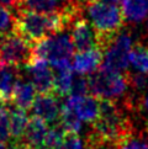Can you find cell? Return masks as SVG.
<instances>
[{"label": "cell", "instance_id": "1", "mask_svg": "<svg viewBox=\"0 0 148 149\" xmlns=\"http://www.w3.org/2000/svg\"><path fill=\"white\" fill-rule=\"evenodd\" d=\"M99 101V115L91 123V133L99 139L117 146L121 138L133 133V126L125 112L128 106L119 104L117 100L103 99Z\"/></svg>", "mask_w": 148, "mask_h": 149}, {"label": "cell", "instance_id": "2", "mask_svg": "<svg viewBox=\"0 0 148 149\" xmlns=\"http://www.w3.org/2000/svg\"><path fill=\"white\" fill-rule=\"evenodd\" d=\"M87 13L91 27L95 32L96 47L103 52L109 43L122 31L125 15L119 5L105 1H95L87 4Z\"/></svg>", "mask_w": 148, "mask_h": 149}, {"label": "cell", "instance_id": "3", "mask_svg": "<svg viewBox=\"0 0 148 149\" xmlns=\"http://www.w3.org/2000/svg\"><path fill=\"white\" fill-rule=\"evenodd\" d=\"M74 54V46L69 33L64 31L32 45V58L31 59H43L48 62L56 69L71 65V59Z\"/></svg>", "mask_w": 148, "mask_h": 149}, {"label": "cell", "instance_id": "4", "mask_svg": "<svg viewBox=\"0 0 148 149\" xmlns=\"http://www.w3.org/2000/svg\"><path fill=\"white\" fill-rule=\"evenodd\" d=\"M88 84L89 91L99 100H117L119 97H122L130 88L127 75L104 67H100L98 70L89 74Z\"/></svg>", "mask_w": 148, "mask_h": 149}, {"label": "cell", "instance_id": "5", "mask_svg": "<svg viewBox=\"0 0 148 149\" xmlns=\"http://www.w3.org/2000/svg\"><path fill=\"white\" fill-rule=\"evenodd\" d=\"M131 48L132 38L130 33L121 31L105 48V56L101 67L119 73L126 70L130 63Z\"/></svg>", "mask_w": 148, "mask_h": 149}, {"label": "cell", "instance_id": "6", "mask_svg": "<svg viewBox=\"0 0 148 149\" xmlns=\"http://www.w3.org/2000/svg\"><path fill=\"white\" fill-rule=\"evenodd\" d=\"M0 54L3 64L25 67L32 58V45L20 35H11L0 40Z\"/></svg>", "mask_w": 148, "mask_h": 149}, {"label": "cell", "instance_id": "7", "mask_svg": "<svg viewBox=\"0 0 148 149\" xmlns=\"http://www.w3.org/2000/svg\"><path fill=\"white\" fill-rule=\"evenodd\" d=\"M31 77V83L34 84L38 94H52L54 85V72L48 65V62L43 59H31L27 65H25Z\"/></svg>", "mask_w": 148, "mask_h": 149}, {"label": "cell", "instance_id": "8", "mask_svg": "<svg viewBox=\"0 0 148 149\" xmlns=\"http://www.w3.org/2000/svg\"><path fill=\"white\" fill-rule=\"evenodd\" d=\"M63 106L72 110L82 122L93 123L98 118L100 101L93 95L91 96H89V95H85V96H73V95H69L66 99Z\"/></svg>", "mask_w": 148, "mask_h": 149}, {"label": "cell", "instance_id": "9", "mask_svg": "<svg viewBox=\"0 0 148 149\" xmlns=\"http://www.w3.org/2000/svg\"><path fill=\"white\" fill-rule=\"evenodd\" d=\"M71 27V38L73 42L74 49L78 52L90 49L93 47H96V38H95V32L91 27L90 22L82 16H79L73 21Z\"/></svg>", "mask_w": 148, "mask_h": 149}, {"label": "cell", "instance_id": "10", "mask_svg": "<svg viewBox=\"0 0 148 149\" xmlns=\"http://www.w3.org/2000/svg\"><path fill=\"white\" fill-rule=\"evenodd\" d=\"M34 116L42 118L47 125L57 123L61 113L59 100L54 94H40L37 95L32 106Z\"/></svg>", "mask_w": 148, "mask_h": 149}, {"label": "cell", "instance_id": "11", "mask_svg": "<svg viewBox=\"0 0 148 149\" xmlns=\"http://www.w3.org/2000/svg\"><path fill=\"white\" fill-rule=\"evenodd\" d=\"M104 59V52L99 47H93L90 49L78 52L73 58L72 69L79 75L91 74L101 67Z\"/></svg>", "mask_w": 148, "mask_h": 149}, {"label": "cell", "instance_id": "12", "mask_svg": "<svg viewBox=\"0 0 148 149\" xmlns=\"http://www.w3.org/2000/svg\"><path fill=\"white\" fill-rule=\"evenodd\" d=\"M20 80V68L3 64L0 67V99L11 101L14 89Z\"/></svg>", "mask_w": 148, "mask_h": 149}, {"label": "cell", "instance_id": "13", "mask_svg": "<svg viewBox=\"0 0 148 149\" xmlns=\"http://www.w3.org/2000/svg\"><path fill=\"white\" fill-rule=\"evenodd\" d=\"M6 109L9 111V123H10V138L11 139H22L26 127L29 123V115L26 110L16 107L11 102H8Z\"/></svg>", "mask_w": 148, "mask_h": 149}, {"label": "cell", "instance_id": "14", "mask_svg": "<svg viewBox=\"0 0 148 149\" xmlns=\"http://www.w3.org/2000/svg\"><path fill=\"white\" fill-rule=\"evenodd\" d=\"M36 93L37 91H36L32 83L24 81L22 79H20L14 89L10 102L15 105L16 107L29 110V109H31V106H32L34 101L36 99Z\"/></svg>", "mask_w": 148, "mask_h": 149}, {"label": "cell", "instance_id": "15", "mask_svg": "<svg viewBox=\"0 0 148 149\" xmlns=\"http://www.w3.org/2000/svg\"><path fill=\"white\" fill-rule=\"evenodd\" d=\"M48 131L46 122L37 116H32L29 120L27 127L24 133L22 141L27 146H43L46 133Z\"/></svg>", "mask_w": 148, "mask_h": 149}, {"label": "cell", "instance_id": "16", "mask_svg": "<svg viewBox=\"0 0 148 149\" xmlns=\"http://www.w3.org/2000/svg\"><path fill=\"white\" fill-rule=\"evenodd\" d=\"M57 73L54 74V85H53V93L57 97H66L71 94L72 84H73V69L72 65L64 67L61 69H56Z\"/></svg>", "mask_w": 148, "mask_h": 149}, {"label": "cell", "instance_id": "17", "mask_svg": "<svg viewBox=\"0 0 148 149\" xmlns=\"http://www.w3.org/2000/svg\"><path fill=\"white\" fill-rule=\"evenodd\" d=\"M125 19L131 22H141L148 16V6L145 0H121Z\"/></svg>", "mask_w": 148, "mask_h": 149}, {"label": "cell", "instance_id": "18", "mask_svg": "<svg viewBox=\"0 0 148 149\" xmlns=\"http://www.w3.org/2000/svg\"><path fill=\"white\" fill-rule=\"evenodd\" d=\"M61 0H22L19 9H26L41 14L58 13L63 8Z\"/></svg>", "mask_w": 148, "mask_h": 149}, {"label": "cell", "instance_id": "19", "mask_svg": "<svg viewBox=\"0 0 148 149\" xmlns=\"http://www.w3.org/2000/svg\"><path fill=\"white\" fill-rule=\"evenodd\" d=\"M11 35H17V20L15 11L0 5V40Z\"/></svg>", "mask_w": 148, "mask_h": 149}, {"label": "cell", "instance_id": "20", "mask_svg": "<svg viewBox=\"0 0 148 149\" xmlns=\"http://www.w3.org/2000/svg\"><path fill=\"white\" fill-rule=\"evenodd\" d=\"M130 63L140 73L148 74V46L136 43L130 52Z\"/></svg>", "mask_w": 148, "mask_h": 149}, {"label": "cell", "instance_id": "21", "mask_svg": "<svg viewBox=\"0 0 148 149\" xmlns=\"http://www.w3.org/2000/svg\"><path fill=\"white\" fill-rule=\"evenodd\" d=\"M58 123L63 127L66 133H79L82 130V121L78 118L72 110L67 109L63 105H61L59 122Z\"/></svg>", "mask_w": 148, "mask_h": 149}, {"label": "cell", "instance_id": "22", "mask_svg": "<svg viewBox=\"0 0 148 149\" xmlns=\"http://www.w3.org/2000/svg\"><path fill=\"white\" fill-rule=\"evenodd\" d=\"M64 136H66V131L57 122V123L52 125L48 128V131H47L43 141V146L48 149H57L61 146L63 139H64Z\"/></svg>", "mask_w": 148, "mask_h": 149}, {"label": "cell", "instance_id": "23", "mask_svg": "<svg viewBox=\"0 0 148 149\" xmlns=\"http://www.w3.org/2000/svg\"><path fill=\"white\" fill-rule=\"evenodd\" d=\"M57 149H87V144L78 133H66L64 139Z\"/></svg>", "mask_w": 148, "mask_h": 149}, {"label": "cell", "instance_id": "24", "mask_svg": "<svg viewBox=\"0 0 148 149\" xmlns=\"http://www.w3.org/2000/svg\"><path fill=\"white\" fill-rule=\"evenodd\" d=\"M89 93V84H88V78L84 75H79L78 78L73 79L71 94L73 96H85Z\"/></svg>", "mask_w": 148, "mask_h": 149}, {"label": "cell", "instance_id": "25", "mask_svg": "<svg viewBox=\"0 0 148 149\" xmlns=\"http://www.w3.org/2000/svg\"><path fill=\"white\" fill-rule=\"evenodd\" d=\"M0 141H10V123H9V111L6 107L0 109Z\"/></svg>", "mask_w": 148, "mask_h": 149}, {"label": "cell", "instance_id": "26", "mask_svg": "<svg viewBox=\"0 0 148 149\" xmlns=\"http://www.w3.org/2000/svg\"><path fill=\"white\" fill-rule=\"evenodd\" d=\"M128 86L135 90H143L147 86V78L143 73L138 74H130L127 75Z\"/></svg>", "mask_w": 148, "mask_h": 149}, {"label": "cell", "instance_id": "27", "mask_svg": "<svg viewBox=\"0 0 148 149\" xmlns=\"http://www.w3.org/2000/svg\"><path fill=\"white\" fill-rule=\"evenodd\" d=\"M21 1H22V0H0V5L6 6L9 9L17 10L21 5Z\"/></svg>", "mask_w": 148, "mask_h": 149}, {"label": "cell", "instance_id": "28", "mask_svg": "<svg viewBox=\"0 0 148 149\" xmlns=\"http://www.w3.org/2000/svg\"><path fill=\"white\" fill-rule=\"evenodd\" d=\"M26 149H48L45 146H27Z\"/></svg>", "mask_w": 148, "mask_h": 149}, {"label": "cell", "instance_id": "29", "mask_svg": "<svg viewBox=\"0 0 148 149\" xmlns=\"http://www.w3.org/2000/svg\"><path fill=\"white\" fill-rule=\"evenodd\" d=\"M142 104H143V109L148 112V94H147V96L143 99V101H142Z\"/></svg>", "mask_w": 148, "mask_h": 149}, {"label": "cell", "instance_id": "30", "mask_svg": "<svg viewBox=\"0 0 148 149\" xmlns=\"http://www.w3.org/2000/svg\"><path fill=\"white\" fill-rule=\"evenodd\" d=\"M105 3H109V4H115V5H117L121 0H104Z\"/></svg>", "mask_w": 148, "mask_h": 149}, {"label": "cell", "instance_id": "31", "mask_svg": "<svg viewBox=\"0 0 148 149\" xmlns=\"http://www.w3.org/2000/svg\"><path fill=\"white\" fill-rule=\"evenodd\" d=\"M63 4H69V3H77V1H80V0H61Z\"/></svg>", "mask_w": 148, "mask_h": 149}, {"label": "cell", "instance_id": "32", "mask_svg": "<svg viewBox=\"0 0 148 149\" xmlns=\"http://www.w3.org/2000/svg\"><path fill=\"white\" fill-rule=\"evenodd\" d=\"M0 149H8L6 144H5V142H1V141H0Z\"/></svg>", "mask_w": 148, "mask_h": 149}, {"label": "cell", "instance_id": "33", "mask_svg": "<svg viewBox=\"0 0 148 149\" xmlns=\"http://www.w3.org/2000/svg\"><path fill=\"white\" fill-rule=\"evenodd\" d=\"M82 3H87V4H89V3H95V1H98V0H80Z\"/></svg>", "mask_w": 148, "mask_h": 149}, {"label": "cell", "instance_id": "34", "mask_svg": "<svg viewBox=\"0 0 148 149\" xmlns=\"http://www.w3.org/2000/svg\"><path fill=\"white\" fill-rule=\"evenodd\" d=\"M146 31H147V33H148V19L146 21Z\"/></svg>", "mask_w": 148, "mask_h": 149}, {"label": "cell", "instance_id": "35", "mask_svg": "<svg viewBox=\"0 0 148 149\" xmlns=\"http://www.w3.org/2000/svg\"><path fill=\"white\" fill-rule=\"evenodd\" d=\"M3 65V61H1V54H0V67Z\"/></svg>", "mask_w": 148, "mask_h": 149}]
</instances>
